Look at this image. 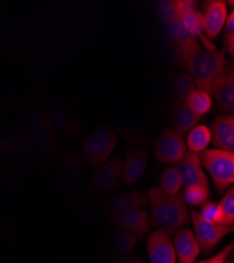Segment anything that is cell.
Here are the masks:
<instances>
[{"label": "cell", "mask_w": 234, "mask_h": 263, "mask_svg": "<svg viewBox=\"0 0 234 263\" xmlns=\"http://www.w3.org/2000/svg\"><path fill=\"white\" fill-rule=\"evenodd\" d=\"M173 245L178 263H195L201 252L195 233L189 228H181L175 233Z\"/></svg>", "instance_id": "cell-12"}, {"label": "cell", "mask_w": 234, "mask_h": 263, "mask_svg": "<svg viewBox=\"0 0 234 263\" xmlns=\"http://www.w3.org/2000/svg\"><path fill=\"white\" fill-rule=\"evenodd\" d=\"M189 213L195 228V236L201 251L205 254L214 251L227 234L233 232V227L206 221L195 209H190Z\"/></svg>", "instance_id": "cell-5"}, {"label": "cell", "mask_w": 234, "mask_h": 263, "mask_svg": "<svg viewBox=\"0 0 234 263\" xmlns=\"http://www.w3.org/2000/svg\"><path fill=\"white\" fill-rule=\"evenodd\" d=\"M219 108L225 114L234 113V71L229 68L227 76L215 94Z\"/></svg>", "instance_id": "cell-20"}, {"label": "cell", "mask_w": 234, "mask_h": 263, "mask_svg": "<svg viewBox=\"0 0 234 263\" xmlns=\"http://www.w3.org/2000/svg\"><path fill=\"white\" fill-rule=\"evenodd\" d=\"M228 16V7L223 0H212L207 3L204 19V32L209 40H215L219 37L224 29L225 21Z\"/></svg>", "instance_id": "cell-10"}, {"label": "cell", "mask_w": 234, "mask_h": 263, "mask_svg": "<svg viewBox=\"0 0 234 263\" xmlns=\"http://www.w3.org/2000/svg\"><path fill=\"white\" fill-rule=\"evenodd\" d=\"M169 83L178 99L184 102L191 93L197 90L194 79L187 73H172L169 75Z\"/></svg>", "instance_id": "cell-24"}, {"label": "cell", "mask_w": 234, "mask_h": 263, "mask_svg": "<svg viewBox=\"0 0 234 263\" xmlns=\"http://www.w3.org/2000/svg\"><path fill=\"white\" fill-rule=\"evenodd\" d=\"M186 204L191 206H201L210 198V189L208 186H189L182 193Z\"/></svg>", "instance_id": "cell-29"}, {"label": "cell", "mask_w": 234, "mask_h": 263, "mask_svg": "<svg viewBox=\"0 0 234 263\" xmlns=\"http://www.w3.org/2000/svg\"><path fill=\"white\" fill-rule=\"evenodd\" d=\"M118 143L117 135L109 127H99L83 141L85 157L93 166L103 165L109 160Z\"/></svg>", "instance_id": "cell-4"}, {"label": "cell", "mask_w": 234, "mask_h": 263, "mask_svg": "<svg viewBox=\"0 0 234 263\" xmlns=\"http://www.w3.org/2000/svg\"><path fill=\"white\" fill-rule=\"evenodd\" d=\"M160 189L169 195H177L180 193L182 182L176 167H167L163 172L160 178Z\"/></svg>", "instance_id": "cell-30"}, {"label": "cell", "mask_w": 234, "mask_h": 263, "mask_svg": "<svg viewBox=\"0 0 234 263\" xmlns=\"http://www.w3.org/2000/svg\"><path fill=\"white\" fill-rule=\"evenodd\" d=\"M225 263H234V257L232 256V254L227 258V260H226Z\"/></svg>", "instance_id": "cell-37"}, {"label": "cell", "mask_w": 234, "mask_h": 263, "mask_svg": "<svg viewBox=\"0 0 234 263\" xmlns=\"http://www.w3.org/2000/svg\"><path fill=\"white\" fill-rule=\"evenodd\" d=\"M211 132L207 125H196L193 129L189 130L186 147H188L190 153L201 154L202 152L208 148L209 144L211 143Z\"/></svg>", "instance_id": "cell-21"}, {"label": "cell", "mask_w": 234, "mask_h": 263, "mask_svg": "<svg viewBox=\"0 0 234 263\" xmlns=\"http://www.w3.org/2000/svg\"><path fill=\"white\" fill-rule=\"evenodd\" d=\"M29 145L39 152H51L59 145V141L54 134L46 130L29 128L26 132Z\"/></svg>", "instance_id": "cell-23"}, {"label": "cell", "mask_w": 234, "mask_h": 263, "mask_svg": "<svg viewBox=\"0 0 234 263\" xmlns=\"http://www.w3.org/2000/svg\"><path fill=\"white\" fill-rule=\"evenodd\" d=\"M120 134L124 139L135 143H150L152 141L151 130L139 121H125L119 125Z\"/></svg>", "instance_id": "cell-22"}, {"label": "cell", "mask_w": 234, "mask_h": 263, "mask_svg": "<svg viewBox=\"0 0 234 263\" xmlns=\"http://www.w3.org/2000/svg\"><path fill=\"white\" fill-rule=\"evenodd\" d=\"M224 28L226 33H234V12L233 11H231L230 14L227 16Z\"/></svg>", "instance_id": "cell-36"}, {"label": "cell", "mask_w": 234, "mask_h": 263, "mask_svg": "<svg viewBox=\"0 0 234 263\" xmlns=\"http://www.w3.org/2000/svg\"><path fill=\"white\" fill-rule=\"evenodd\" d=\"M210 132L215 148L234 151V116L232 114L217 116L211 124Z\"/></svg>", "instance_id": "cell-14"}, {"label": "cell", "mask_w": 234, "mask_h": 263, "mask_svg": "<svg viewBox=\"0 0 234 263\" xmlns=\"http://www.w3.org/2000/svg\"><path fill=\"white\" fill-rule=\"evenodd\" d=\"M173 29V47L176 61L180 67L187 70L188 64L201 50L198 38L186 32L180 23L170 25Z\"/></svg>", "instance_id": "cell-7"}, {"label": "cell", "mask_w": 234, "mask_h": 263, "mask_svg": "<svg viewBox=\"0 0 234 263\" xmlns=\"http://www.w3.org/2000/svg\"><path fill=\"white\" fill-rule=\"evenodd\" d=\"M223 43H224V50L228 53L231 57L234 56V33H224L223 35Z\"/></svg>", "instance_id": "cell-34"}, {"label": "cell", "mask_w": 234, "mask_h": 263, "mask_svg": "<svg viewBox=\"0 0 234 263\" xmlns=\"http://www.w3.org/2000/svg\"><path fill=\"white\" fill-rule=\"evenodd\" d=\"M147 196L152 206V213L148 216L150 223L163 230L168 236L174 235L191 221L190 213L182 193L169 195L160 187L154 186L148 191Z\"/></svg>", "instance_id": "cell-1"}, {"label": "cell", "mask_w": 234, "mask_h": 263, "mask_svg": "<svg viewBox=\"0 0 234 263\" xmlns=\"http://www.w3.org/2000/svg\"><path fill=\"white\" fill-rule=\"evenodd\" d=\"M197 3L193 0H174L165 3L161 9L162 18L169 23V25L180 23L181 19L191 11H195Z\"/></svg>", "instance_id": "cell-19"}, {"label": "cell", "mask_w": 234, "mask_h": 263, "mask_svg": "<svg viewBox=\"0 0 234 263\" xmlns=\"http://www.w3.org/2000/svg\"><path fill=\"white\" fill-rule=\"evenodd\" d=\"M186 153V143L182 136L172 128H165L155 145V157L163 163H177Z\"/></svg>", "instance_id": "cell-6"}, {"label": "cell", "mask_w": 234, "mask_h": 263, "mask_svg": "<svg viewBox=\"0 0 234 263\" xmlns=\"http://www.w3.org/2000/svg\"><path fill=\"white\" fill-rule=\"evenodd\" d=\"M113 263H143V261L138 257L121 255V256L115 257L113 260Z\"/></svg>", "instance_id": "cell-35"}, {"label": "cell", "mask_w": 234, "mask_h": 263, "mask_svg": "<svg viewBox=\"0 0 234 263\" xmlns=\"http://www.w3.org/2000/svg\"><path fill=\"white\" fill-rule=\"evenodd\" d=\"M25 121L29 128H34V129H41V130H46L49 132L51 134H56V132L48 118L47 114L39 111V109L32 108L28 109V111L25 113Z\"/></svg>", "instance_id": "cell-27"}, {"label": "cell", "mask_w": 234, "mask_h": 263, "mask_svg": "<svg viewBox=\"0 0 234 263\" xmlns=\"http://www.w3.org/2000/svg\"><path fill=\"white\" fill-rule=\"evenodd\" d=\"M233 247L234 243L230 242L227 247H225L222 251H220L218 254H216L215 256H212L206 260H202L196 263H225L227 258L232 254L233 252Z\"/></svg>", "instance_id": "cell-33"}, {"label": "cell", "mask_w": 234, "mask_h": 263, "mask_svg": "<svg viewBox=\"0 0 234 263\" xmlns=\"http://www.w3.org/2000/svg\"><path fill=\"white\" fill-rule=\"evenodd\" d=\"M122 156L118 154L108 163L101 165L92 177L94 189L112 191L118 187L122 176Z\"/></svg>", "instance_id": "cell-13"}, {"label": "cell", "mask_w": 234, "mask_h": 263, "mask_svg": "<svg viewBox=\"0 0 234 263\" xmlns=\"http://www.w3.org/2000/svg\"><path fill=\"white\" fill-rule=\"evenodd\" d=\"M112 246L120 255L131 254L138 242V237L123 229H118L112 234Z\"/></svg>", "instance_id": "cell-25"}, {"label": "cell", "mask_w": 234, "mask_h": 263, "mask_svg": "<svg viewBox=\"0 0 234 263\" xmlns=\"http://www.w3.org/2000/svg\"><path fill=\"white\" fill-rule=\"evenodd\" d=\"M200 119L201 117L191 111L184 101L178 98L173 100L170 108V122L178 134L181 136L188 134L189 130L198 124Z\"/></svg>", "instance_id": "cell-18"}, {"label": "cell", "mask_w": 234, "mask_h": 263, "mask_svg": "<svg viewBox=\"0 0 234 263\" xmlns=\"http://www.w3.org/2000/svg\"><path fill=\"white\" fill-rule=\"evenodd\" d=\"M176 170L180 175L184 187L196 185L209 187V181L203 171L200 154L186 152L183 158L177 162Z\"/></svg>", "instance_id": "cell-8"}, {"label": "cell", "mask_w": 234, "mask_h": 263, "mask_svg": "<svg viewBox=\"0 0 234 263\" xmlns=\"http://www.w3.org/2000/svg\"><path fill=\"white\" fill-rule=\"evenodd\" d=\"M147 251L152 263H177L173 241L163 230H158L148 236Z\"/></svg>", "instance_id": "cell-9"}, {"label": "cell", "mask_w": 234, "mask_h": 263, "mask_svg": "<svg viewBox=\"0 0 234 263\" xmlns=\"http://www.w3.org/2000/svg\"><path fill=\"white\" fill-rule=\"evenodd\" d=\"M150 205L148 196L139 191L126 192L115 196L105 205V213L114 216L132 210L145 209Z\"/></svg>", "instance_id": "cell-15"}, {"label": "cell", "mask_w": 234, "mask_h": 263, "mask_svg": "<svg viewBox=\"0 0 234 263\" xmlns=\"http://www.w3.org/2000/svg\"><path fill=\"white\" fill-rule=\"evenodd\" d=\"M55 132H60L67 136H74L82 130L81 123L70 113L66 107L60 104H51L46 112Z\"/></svg>", "instance_id": "cell-17"}, {"label": "cell", "mask_w": 234, "mask_h": 263, "mask_svg": "<svg viewBox=\"0 0 234 263\" xmlns=\"http://www.w3.org/2000/svg\"><path fill=\"white\" fill-rule=\"evenodd\" d=\"M200 215L206 221L222 224V213L219 203L214 201H207L202 205Z\"/></svg>", "instance_id": "cell-32"}, {"label": "cell", "mask_w": 234, "mask_h": 263, "mask_svg": "<svg viewBox=\"0 0 234 263\" xmlns=\"http://www.w3.org/2000/svg\"><path fill=\"white\" fill-rule=\"evenodd\" d=\"M185 103L196 115L202 118L212 107V98L203 91L195 90L188 96Z\"/></svg>", "instance_id": "cell-26"}, {"label": "cell", "mask_w": 234, "mask_h": 263, "mask_svg": "<svg viewBox=\"0 0 234 263\" xmlns=\"http://www.w3.org/2000/svg\"><path fill=\"white\" fill-rule=\"evenodd\" d=\"M110 222L119 229L134 233L138 238H143L151 229L148 214L144 209L132 210L111 216Z\"/></svg>", "instance_id": "cell-11"}, {"label": "cell", "mask_w": 234, "mask_h": 263, "mask_svg": "<svg viewBox=\"0 0 234 263\" xmlns=\"http://www.w3.org/2000/svg\"><path fill=\"white\" fill-rule=\"evenodd\" d=\"M148 162V153L144 148H130L122 164V179L127 186L136 183L144 174Z\"/></svg>", "instance_id": "cell-16"}, {"label": "cell", "mask_w": 234, "mask_h": 263, "mask_svg": "<svg viewBox=\"0 0 234 263\" xmlns=\"http://www.w3.org/2000/svg\"><path fill=\"white\" fill-rule=\"evenodd\" d=\"M182 28L189 34L198 37L204 35V19L203 14L197 10L186 14L180 21Z\"/></svg>", "instance_id": "cell-28"}, {"label": "cell", "mask_w": 234, "mask_h": 263, "mask_svg": "<svg viewBox=\"0 0 234 263\" xmlns=\"http://www.w3.org/2000/svg\"><path fill=\"white\" fill-rule=\"evenodd\" d=\"M222 213V224L233 227L234 224V187L230 186L221 202L219 203Z\"/></svg>", "instance_id": "cell-31"}, {"label": "cell", "mask_w": 234, "mask_h": 263, "mask_svg": "<svg viewBox=\"0 0 234 263\" xmlns=\"http://www.w3.org/2000/svg\"><path fill=\"white\" fill-rule=\"evenodd\" d=\"M226 51H200L188 64L187 71L194 79L197 90L211 97L225 80L229 67Z\"/></svg>", "instance_id": "cell-2"}, {"label": "cell", "mask_w": 234, "mask_h": 263, "mask_svg": "<svg viewBox=\"0 0 234 263\" xmlns=\"http://www.w3.org/2000/svg\"><path fill=\"white\" fill-rule=\"evenodd\" d=\"M202 166L206 168L219 195L234 182V154L219 148H207L200 154Z\"/></svg>", "instance_id": "cell-3"}]
</instances>
